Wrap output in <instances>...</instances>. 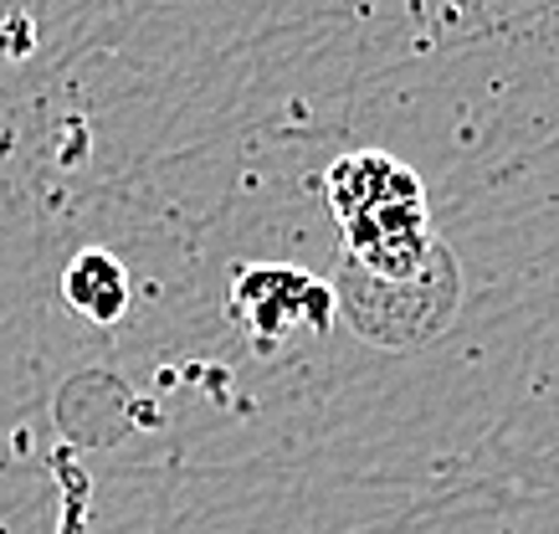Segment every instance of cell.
Here are the masks:
<instances>
[{
    "label": "cell",
    "instance_id": "obj_1",
    "mask_svg": "<svg viewBox=\"0 0 559 534\" xmlns=\"http://www.w3.org/2000/svg\"><path fill=\"white\" fill-rule=\"evenodd\" d=\"M329 206L349 237V258L380 283H411L437 258L421 180L390 155H344L329 180Z\"/></svg>",
    "mask_w": 559,
    "mask_h": 534
},
{
    "label": "cell",
    "instance_id": "obj_2",
    "mask_svg": "<svg viewBox=\"0 0 559 534\" xmlns=\"http://www.w3.org/2000/svg\"><path fill=\"white\" fill-rule=\"evenodd\" d=\"M329 313L334 298L304 268H247L231 283V319L241 340H252L262 355H283L304 340H319L329 329Z\"/></svg>",
    "mask_w": 559,
    "mask_h": 534
},
{
    "label": "cell",
    "instance_id": "obj_3",
    "mask_svg": "<svg viewBox=\"0 0 559 534\" xmlns=\"http://www.w3.org/2000/svg\"><path fill=\"white\" fill-rule=\"evenodd\" d=\"M62 298L93 324H119L129 313V268L108 247H83L62 273Z\"/></svg>",
    "mask_w": 559,
    "mask_h": 534
}]
</instances>
